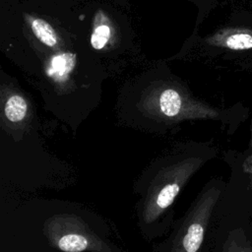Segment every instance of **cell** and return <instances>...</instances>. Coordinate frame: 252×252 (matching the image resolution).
I'll return each instance as SVG.
<instances>
[{"label":"cell","instance_id":"6da1fadb","mask_svg":"<svg viewBox=\"0 0 252 252\" xmlns=\"http://www.w3.org/2000/svg\"><path fill=\"white\" fill-rule=\"evenodd\" d=\"M215 156L214 149L195 141L177 142L154 158L137 177L133 192L136 221L146 241H154L170 230L174 203L190 179Z\"/></svg>","mask_w":252,"mask_h":252},{"label":"cell","instance_id":"7a4b0ae2","mask_svg":"<svg viewBox=\"0 0 252 252\" xmlns=\"http://www.w3.org/2000/svg\"><path fill=\"white\" fill-rule=\"evenodd\" d=\"M220 118L219 109L194 97L183 85L165 80L150 83L119 111L124 127L156 135L175 133L185 122Z\"/></svg>","mask_w":252,"mask_h":252},{"label":"cell","instance_id":"3957f363","mask_svg":"<svg viewBox=\"0 0 252 252\" xmlns=\"http://www.w3.org/2000/svg\"><path fill=\"white\" fill-rule=\"evenodd\" d=\"M222 192L221 181L210 180L186 212L173 221L165 238L154 245V252H205L211 220Z\"/></svg>","mask_w":252,"mask_h":252},{"label":"cell","instance_id":"277c9868","mask_svg":"<svg viewBox=\"0 0 252 252\" xmlns=\"http://www.w3.org/2000/svg\"><path fill=\"white\" fill-rule=\"evenodd\" d=\"M76 211L58 212L42 224L47 242L61 252H123L107 236L108 232L95 229L92 217Z\"/></svg>","mask_w":252,"mask_h":252},{"label":"cell","instance_id":"5b68a950","mask_svg":"<svg viewBox=\"0 0 252 252\" xmlns=\"http://www.w3.org/2000/svg\"><path fill=\"white\" fill-rule=\"evenodd\" d=\"M0 96L2 131L12 138L17 134L21 138L26 131L32 130V122H34L32 102L22 91L9 83L1 84Z\"/></svg>","mask_w":252,"mask_h":252},{"label":"cell","instance_id":"8992f818","mask_svg":"<svg viewBox=\"0 0 252 252\" xmlns=\"http://www.w3.org/2000/svg\"><path fill=\"white\" fill-rule=\"evenodd\" d=\"M214 46L231 50L252 49V29L228 28L219 31L207 39Z\"/></svg>","mask_w":252,"mask_h":252},{"label":"cell","instance_id":"52a82bcc","mask_svg":"<svg viewBox=\"0 0 252 252\" xmlns=\"http://www.w3.org/2000/svg\"><path fill=\"white\" fill-rule=\"evenodd\" d=\"M114 36V29L108 17L102 11H98L94 19L91 44L94 49H103Z\"/></svg>","mask_w":252,"mask_h":252},{"label":"cell","instance_id":"ba28073f","mask_svg":"<svg viewBox=\"0 0 252 252\" xmlns=\"http://www.w3.org/2000/svg\"><path fill=\"white\" fill-rule=\"evenodd\" d=\"M27 20L32 33L44 45L50 48H56L60 45V38L56 31L48 22L44 21L43 19L34 18L32 16H28Z\"/></svg>","mask_w":252,"mask_h":252},{"label":"cell","instance_id":"9c48e42d","mask_svg":"<svg viewBox=\"0 0 252 252\" xmlns=\"http://www.w3.org/2000/svg\"><path fill=\"white\" fill-rule=\"evenodd\" d=\"M251 139H250V142H249V146L252 148V123H251Z\"/></svg>","mask_w":252,"mask_h":252}]
</instances>
